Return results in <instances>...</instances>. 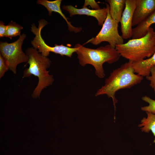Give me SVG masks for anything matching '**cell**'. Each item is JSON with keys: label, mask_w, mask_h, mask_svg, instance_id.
I'll use <instances>...</instances> for the list:
<instances>
[{"label": "cell", "mask_w": 155, "mask_h": 155, "mask_svg": "<svg viewBox=\"0 0 155 155\" xmlns=\"http://www.w3.org/2000/svg\"><path fill=\"white\" fill-rule=\"evenodd\" d=\"M109 6V13L112 19L119 23L125 6V0H107Z\"/></svg>", "instance_id": "14"}, {"label": "cell", "mask_w": 155, "mask_h": 155, "mask_svg": "<svg viewBox=\"0 0 155 155\" xmlns=\"http://www.w3.org/2000/svg\"><path fill=\"white\" fill-rule=\"evenodd\" d=\"M26 36L22 34L15 41L9 43L1 42L0 54L8 62L9 69L14 73H16V67L19 64L27 62L28 57L22 50V46Z\"/></svg>", "instance_id": "6"}, {"label": "cell", "mask_w": 155, "mask_h": 155, "mask_svg": "<svg viewBox=\"0 0 155 155\" xmlns=\"http://www.w3.org/2000/svg\"><path fill=\"white\" fill-rule=\"evenodd\" d=\"M61 1V0H56L53 1L47 0H38L37 1V3L46 8L48 11L49 16L51 15L53 12H57L66 21L69 31H73L75 33L80 32L82 28L73 26L62 12L60 7Z\"/></svg>", "instance_id": "11"}, {"label": "cell", "mask_w": 155, "mask_h": 155, "mask_svg": "<svg viewBox=\"0 0 155 155\" xmlns=\"http://www.w3.org/2000/svg\"><path fill=\"white\" fill-rule=\"evenodd\" d=\"M7 26L5 37L11 39L13 37L21 35V30L23 28L22 26L13 21H11Z\"/></svg>", "instance_id": "16"}, {"label": "cell", "mask_w": 155, "mask_h": 155, "mask_svg": "<svg viewBox=\"0 0 155 155\" xmlns=\"http://www.w3.org/2000/svg\"><path fill=\"white\" fill-rule=\"evenodd\" d=\"M9 69V64L7 61L0 54V78H2L4 74Z\"/></svg>", "instance_id": "18"}, {"label": "cell", "mask_w": 155, "mask_h": 155, "mask_svg": "<svg viewBox=\"0 0 155 155\" xmlns=\"http://www.w3.org/2000/svg\"><path fill=\"white\" fill-rule=\"evenodd\" d=\"M146 78L150 81V85L153 89L155 94V66L151 68L150 75L146 77Z\"/></svg>", "instance_id": "19"}, {"label": "cell", "mask_w": 155, "mask_h": 155, "mask_svg": "<svg viewBox=\"0 0 155 155\" xmlns=\"http://www.w3.org/2000/svg\"><path fill=\"white\" fill-rule=\"evenodd\" d=\"M62 8L69 13V16H72L75 15H86L93 16L97 20L98 24L102 26L107 15V9L106 7L99 9H90L87 7L81 9L77 8L72 5H63Z\"/></svg>", "instance_id": "10"}, {"label": "cell", "mask_w": 155, "mask_h": 155, "mask_svg": "<svg viewBox=\"0 0 155 155\" xmlns=\"http://www.w3.org/2000/svg\"><path fill=\"white\" fill-rule=\"evenodd\" d=\"M38 26L37 28L34 24H32L31 31L35 36L31 43L33 48L38 50V52L42 55L47 57L50 52L59 54L61 56H66L71 57L73 53L76 52L77 48L74 46L71 48L63 45L62 44L58 45L55 44V46L51 47L46 44L41 35V30L48 24L45 20L41 19L38 21Z\"/></svg>", "instance_id": "5"}, {"label": "cell", "mask_w": 155, "mask_h": 155, "mask_svg": "<svg viewBox=\"0 0 155 155\" xmlns=\"http://www.w3.org/2000/svg\"><path fill=\"white\" fill-rule=\"evenodd\" d=\"M25 53L28 57L27 63L29 64V67L24 70L22 78H27L32 75L38 78L37 85L32 96L34 98H39L42 90L52 85L54 81L53 75H50L49 71L47 70L51 65V61L34 48H28Z\"/></svg>", "instance_id": "3"}, {"label": "cell", "mask_w": 155, "mask_h": 155, "mask_svg": "<svg viewBox=\"0 0 155 155\" xmlns=\"http://www.w3.org/2000/svg\"><path fill=\"white\" fill-rule=\"evenodd\" d=\"M155 11V0H137L132 26H137Z\"/></svg>", "instance_id": "9"}, {"label": "cell", "mask_w": 155, "mask_h": 155, "mask_svg": "<svg viewBox=\"0 0 155 155\" xmlns=\"http://www.w3.org/2000/svg\"><path fill=\"white\" fill-rule=\"evenodd\" d=\"M115 49L121 56L133 62L149 58L155 52V31L150 27L144 36L117 45Z\"/></svg>", "instance_id": "4"}, {"label": "cell", "mask_w": 155, "mask_h": 155, "mask_svg": "<svg viewBox=\"0 0 155 155\" xmlns=\"http://www.w3.org/2000/svg\"><path fill=\"white\" fill-rule=\"evenodd\" d=\"M147 117H144L141 121L138 126L141 127L142 132L148 133L151 131L155 136V114L149 112H146Z\"/></svg>", "instance_id": "15"}, {"label": "cell", "mask_w": 155, "mask_h": 155, "mask_svg": "<svg viewBox=\"0 0 155 155\" xmlns=\"http://www.w3.org/2000/svg\"><path fill=\"white\" fill-rule=\"evenodd\" d=\"M137 0H125V6L120 21L121 36L123 39L131 38L132 22Z\"/></svg>", "instance_id": "8"}, {"label": "cell", "mask_w": 155, "mask_h": 155, "mask_svg": "<svg viewBox=\"0 0 155 155\" xmlns=\"http://www.w3.org/2000/svg\"><path fill=\"white\" fill-rule=\"evenodd\" d=\"M107 13L106 19L102 28L95 37L88 41L94 45H97L102 42H107L114 48L117 45L124 43V40L118 31L119 23L112 18L109 13V6L106 4Z\"/></svg>", "instance_id": "7"}, {"label": "cell", "mask_w": 155, "mask_h": 155, "mask_svg": "<svg viewBox=\"0 0 155 155\" xmlns=\"http://www.w3.org/2000/svg\"><path fill=\"white\" fill-rule=\"evenodd\" d=\"M90 6L92 9H100L99 5L94 0H86L83 6V7H86L87 6Z\"/></svg>", "instance_id": "20"}, {"label": "cell", "mask_w": 155, "mask_h": 155, "mask_svg": "<svg viewBox=\"0 0 155 155\" xmlns=\"http://www.w3.org/2000/svg\"><path fill=\"white\" fill-rule=\"evenodd\" d=\"M7 26L5 25L4 23L1 21L0 22V37L5 36Z\"/></svg>", "instance_id": "21"}, {"label": "cell", "mask_w": 155, "mask_h": 155, "mask_svg": "<svg viewBox=\"0 0 155 155\" xmlns=\"http://www.w3.org/2000/svg\"><path fill=\"white\" fill-rule=\"evenodd\" d=\"M143 79V77L135 73L133 61H129L110 73L106 79L104 85L98 89L95 96L106 94L108 98H111L115 111L118 101L115 96L116 92L121 89L131 88L140 83Z\"/></svg>", "instance_id": "1"}, {"label": "cell", "mask_w": 155, "mask_h": 155, "mask_svg": "<svg viewBox=\"0 0 155 155\" xmlns=\"http://www.w3.org/2000/svg\"><path fill=\"white\" fill-rule=\"evenodd\" d=\"M142 100L148 103V106L142 107L141 110L145 112H149L155 114V100L147 96L142 97Z\"/></svg>", "instance_id": "17"}, {"label": "cell", "mask_w": 155, "mask_h": 155, "mask_svg": "<svg viewBox=\"0 0 155 155\" xmlns=\"http://www.w3.org/2000/svg\"><path fill=\"white\" fill-rule=\"evenodd\" d=\"M133 64L135 73L143 77L149 75L151 69L155 66V52L149 58L133 62Z\"/></svg>", "instance_id": "12"}, {"label": "cell", "mask_w": 155, "mask_h": 155, "mask_svg": "<svg viewBox=\"0 0 155 155\" xmlns=\"http://www.w3.org/2000/svg\"><path fill=\"white\" fill-rule=\"evenodd\" d=\"M74 46L77 48L76 52L80 64L82 66L87 64L92 65L95 69V73L99 78L105 75L103 67L105 62L113 63L117 61L121 55L115 48L109 44L101 46L96 49H92L77 44Z\"/></svg>", "instance_id": "2"}, {"label": "cell", "mask_w": 155, "mask_h": 155, "mask_svg": "<svg viewBox=\"0 0 155 155\" xmlns=\"http://www.w3.org/2000/svg\"><path fill=\"white\" fill-rule=\"evenodd\" d=\"M155 24V11L144 20L133 28L131 39L139 38L145 36L149 28Z\"/></svg>", "instance_id": "13"}]
</instances>
